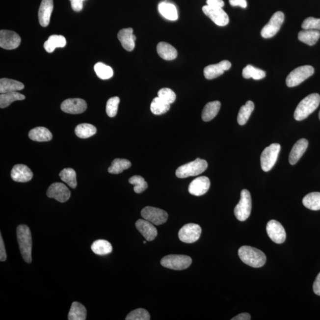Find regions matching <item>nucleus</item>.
<instances>
[{
	"instance_id": "f257e3e1",
	"label": "nucleus",
	"mask_w": 320,
	"mask_h": 320,
	"mask_svg": "<svg viewBox=\"0 0 320 320\" xmlns=\"http://www.w3.org/2000/svg\"><path fill=\"white\" fill-rule=\"evenodd\" d=\"M238 254L241 261L251 267H261L267 261V256L263 251L247 245L240 247Z\"/></svg>"
},
{
	"instance_id": "f03ea898",
	"label": "nucleus",
	"mask_w": 320,
	"mask_h": 320,
	"mask_svg": "<svg viewBox=\"0 0 320 320\" xmlns=\"http://www.w3.org/2000/svg\"><path fill=\"white\" fill-rule=\"evenodd\" d=\"M17 238H18L20 251L24 261L30 264L31 250H32V239L30 228L27 225H19L17 228Z\"/></svg>"
},
{
	"instance_id": "7ed1b4c3",
	"label": "nucleus",
	"mask_w": 320,
	"mask_h": 320,
	"mask_svg": "<svg viewBox=\"0 0 320 320\" xmlns=\"http://www.w3.org/2000/svg\"><path fill=\"white\" fill-rule=\"evenodd\" d=\"M320 104V96L319 94H311L299 103L294 112V118L301 121L306 119L319 107Z\"/></svg>"
},
{
	"instance_id": "20e7f679",
	"label": "nucleus",
	"mask_w": 320,
	"mask_h": 320,
	"mask_svg": "<svg viewBox=\"0 0 320 320\" xmlns=\"http://www.w3.org/2000/svg\"><path fill=\"white\" fill-rule=\"evenodd\" d=\"M208 162L205 160L197 159L193 161L188 162L179 167L176 171V175L180 179L190 176H198L207 170Z\"/></svg>"
},
{
	"instance_id": "39448f33",
	"label": "nucleus",
	"mask_w": 320,
	"mask_h": 320,
	"mask_svg": "<svg viewBox=\"0 0 320 320\" xmlns=\"http://www.w3.org/2000/svg\"><path fill=\"white\" fill-rule=\"evenodd\" d=\"M192 260L189 256L171 254L164 257L161 259V265L162 267L175 270L187 269L190 267Z\"/></svg>"
},
{
	"instance_id": "423d86ee",
	"label": "nucleus",
	"mask_w": 320,
	"mask_h": 320,
	"mask_svg": "<svg viewBox=\"0 0 320 320\" xmlns=\"http://www.w3.org/2000/svg\"><path fill=\"white\" fill-rule=\"evenodd\" d=\"M314 73V68L310 65H304L296 68L288 76L286 83L289 87L297 86L313 76Z\"/></svg>"
},
{
	"instance_id": "0eeeda50",
	"label": "nucleus",
	"mask_w": 320,
	"mask_h": 320,
	"mask_svg": "<svg viewBox=\"0 0 320 320\" xmlns=\"http://www.w3.org/2000/svg\"><path fill=\"white\" fill-rule=\"evenodd\" d=\"M281 150V145L272 144L266 148L261 157V167L266 172L270 171L275 164Z\"/></svg>"
},
{
	"instance_id": "6e6552de",
	"label": "nucleus",
	"mask_w": 320,
	"mask_h": 320,
	"mask_svg": "<svg viewBox=\"0 0 320 320\" xmlns=\"http://www.w3.org/2000/svg\"><path fill=\"white\" fill-rule=\"evenodd\" d=\"M251 211V197L249 191L243 189L241 198L234 209V215L240 221H244L250 216Z\"/></svg>"
},
{
	"instance_id": "1a4fd4ad",
	"label": "nucleus",
	"mask_w": 320,
	"mask_h": 320,
	"mask_svg": "<svg viewBox=\"0 0 320 320\" xmlns=\"http://www.w3.org/2000/svg\"><path fill=\"white\" fill-rule=\"evenodd\" d=\"M284 14L282 11H277L271 16L269 22L263 27L261 35L263 38L268 39L275 36L284 22Z\"/></svg>"
},
{
	"instance_id": "9d476101",
	"label": "nucleus",
	"mask_w": 320,
	"mask_h": 320,
	"mask_svg": "<svg viewBox=\"0 0 320 320\" xmlns=\"http://www.w3.org/2000/svg\"><path fill=\"white\" fill-rule=\"evenodd\" d=\"M202 233L199 225L190 223L186 224L179 231V238L185 243H193L199 239Z\"/></svg>"
},
{
	"instance_id": "9b49d317",
	"label": "nucleus",
	"mask_w": 320,
	"mask_h": 320,
	"mask_svg": "<svg viewBox=\"0 0 320 320\" xmlns=\"http://www.w3.org/2000/svg\"><path fill=\"white\" fill-rule=\"evenodd\" d=\"M141 216L156 225L164 224L168 217V213L164 210L152 207L144 208L141 211Z\"/></svg>"
},
{
	"instance_id": "f8f14e48",
	"label": "nucleus",
	"mask_w": 320,
	"mask_h": 320,
	"mask_svg": "<svg viewBox=\"0 0 320 320\" xmlns=\"http://www.w3.org/2000/svg\"><path fill=\"white\" fill-rule=\"evenodd\" d=\"M202 10L206 16L219 27H225L229 23L228 14L221 7H211L207 5L202 7Z\"/></svg>"
},
{
	"instance_id": "ddd939ff",
	"label": "nucleus",
	"mask_w": 320,
	"mask_h": 320,
	"mask_svg": "<svg viewBox=\"0 0 320 320\" xmlns=\"http://www.w3.org/2000/svg\"><path fill=\"white\" fill-rule=\"evenodd\" d=\"M47 194L48 198L55 199L61 203L67 202L71 196L69 188L62 183H54L51 185Z\"/></svg>"
},
{
	"instance_id": "4468645a",
	"label": "nucleus",
	"mask_w": 320,
	"mask_h": 320,
	"mask_svg": "<svg viewBox=\"0 0 320 320\" xmlns=\"http://www.w3.org/2000/svg\"><path fill=\"white\" fill-rule=\"evenodd\" d=\"M21 43V37L14 31L8 30L0 31V47L3 49H16L19 47Z\"/></svg>"
},
{
	"instance_id": "2eb2a0df",
	"label": "nucleus",
	"mask_w": 320,
	"mask_h": 320,
	"mask_svg": "<svg viewBox=\"0 0 320 320\" xmlns=\"http://www.w3.org/2000/svg\"><path fill=\"white\" fill-rule=\"evenodd\" d=\"M267 231L268 237L275 243L282 244L285 241L287 234L284 228L281 223L276 220H271L268 222Z\"/></svg>"
},
{
	"instance_id": "dca6fc26",
	"label": "nucleus",
	"mask_w": 320,
	"mask_h": 320,
	"mask_svg": "<svg viewBox=\"0 0 320 320\" xmlns=\"http://www.w3.org/2000/svg\"><path fill=\"white\" fill-rule=\"evenodd\" d=\"M86 102L83 99L74 98L68 99L63 102L61 108L65 113L69 114H80L83 113L87 109Z\"/></svg>"
},
{
	"instance_id": "f3484780",
	"label": "nucleus",
	"mask_w": 320,
	"mask_h": 320,
	"mask_svg": "<svg viewBox=\"0 0 320 320\" xmlns=\"http://www.w3.org/2000/svg\"><path fill=\"white\" fill-rule=\"evenodd\" d=\"M210 185V179L207 177H199L190 183L188 192L196 196L204 195L209 190Z\"/></svg>"
},
{
	"instance_id": "a211bd4d",
	"label": "nucleus",
	"mask_w": 320,
	"mask_h": 320,
	"mask_svg": "<svg viewBox=\"0 0 320 320\" xmlns=\"http://www.w3.org/2000/svg\"><path fill=\"white\" fill-rule=\"evenodd\" d=\"M231 64L227 60H224L216 64L208 65L204 70V76L208 80H213L224 74V71L230 69Z\"/></svg>"
},
{
	"instance_id": "6ab92c4d",
	"label": "nucleus",
	"mask_w": 320,
	"mask_h": 320,
	"mask_svg": "<svg viewBox=\"0 0 320 320\" xmlns=\"http://www.w3.org/2000/svg\"><path fill=\"white\" fill-rule=\"evenodd\" d=\"M11 177L17 182H27L33 178V173L29 168L24 164L14 165L11 171Z\"/></svg>"
},
{
	"instance_id": "aec40b11",
	"label": "nucleus",
	"mask_w": 320,
	"mask_h": 320,
	"mask_svg": "<svg viewBox=\"0 0 320 320\" xmlns=\"http://www.w3.org/2000/svg\"><path fill=\"white\" fill-rule=\"evenodd\" d=\"M135 226L147 241H153L156 239L157 230L152 223L145 219H139L136 222Z\"/></svg>"
},
{
	"instance_id": "412c9836",
	"label": "nucleus",
	"mask_w": 320,
	"mask_h": 320,
	"mask_svg": "<svg viewBox=\"0 0 320 320\" xmlns=\"http://www.w3.org/2000/svg\"><path fill=\"white\" fill-rule=\"evenodd\" d=\"M53 8V0H42L38 13L39 24L42 27L49 25Z\"/></svg>"
},
{
	"instance_id": "4be33fe9",
	"label": "nucleus",
	"mask_w": 320,
	"mask_h": 320,
	"mask_svg": "<svg viewBox=\"0 0 320 320\" xmlns=\"http://www.w3.org/2000/svg\"><path fill=\"white\" fill-rule=\"evenodd\" d=\"M132 28H123L119 31L118 38L125 50L132 51L135 48L136 36Z\"/></svg>"
},
{
	"instance_id": "5701e85b",
	"label": "nucleus",
	"mask_w": 320,
	"mask_h": 320,
	"mask_svg": "<svg viewBox=\"0 0 320 320\" xmlns=\"http://www.w3.org/2000/svg\"><path fill=\"white\" fill-rule=\"evenodd\" d=\"M308 145L307 140L304 138L298 140L294 144L289 157V161L291 165H295L299 161L307 150Z\"/></svg>"
},
{
	"instance_id": "b1692460",
	"label": "nucleus",
	"mask_w": 320,
	"mask_h": 320,
	"mask_svg": "<svg viewBox=\"0 0 320 320\" xmlns=\"http://www.w3.org/2000/svg\"><path fill=\"white\" fill-rule=\"evenodd\" d=\"M157 53L161 58L167 61H171L176 58L178 56V51L168 43L160 42L157 47Z\"/></svg>"
},
{
	"instance_id": "393cba45",
	"label": "nucleus",
	"mask_w": 320,
	"mask_h": 320,
	"mask_svg": "<svg viewBox=\"0 0 320 320\" xmlns=\"http://www.w3.org/2000/svg\"><path fill=\"white\" fill-rule=\"evenodd\" d=\"M25 85L21 82L6 78L0 80V93L1 94L14 92L24 89Z\"/></svg>"
},
{
	"instance_id": "a878e982",
	"label": "nucleus",
	"mask_w": 320,
	"mask_h": 320,
	"mask_svg": "<svg viewBox=\"0 0 320 320\" xmlns=\"http://www.w3.org/2000/svg\"><path fill=\"white\" fill-rule=\"evenodd\" d=\"M30 139L37 142L49 141L53 138V134L50 131L45 127H36L28 133Z\"/></svg>"
},
{
	"instance_id": "bb28decb",
	"label": "nucleus",
	"mask_w": 320,
	"mask_h": 320,
	"mask_svg": "<svg viewBox=\"0 0 320 320\" xmlns=\"http://www.w3.org/2000/svg\"><path fill=\"white\" fill-rule=\"evenodd\" d=\"M159 10L164 18L171 21L178 19V13L177 8L173 4L168 2H161L159 5Z\"/></svg>"
},
{
	"instance_id": "cd10ccee",
	"label": "nucleus",
	"mask_w": 320,
	"mask_h": 320,
	"mask_svg": "<svg viewBox=\"0 0 320 320\" xmlns=\"http://www.w3.org/2000/svg\"><path fill=\"white\" fill-rule=\"evenodd\" d=\"M221 108V103L214 101L208 103L203 109L202 118L205 122H209L218 115Z\"/></svg>"
},
{
	"instance_id": "c85d7f7f",
	"label": "nucleus",
	"mask_w": 320,
	"mask_h": 320,
	"mask_svg": "<svg viewBox=\"0 0 320 320\" xmlns=\"http://www.w3.org/2000/svg\"><path fill=\"white\" fill-rule=\"evenodd\" d=\"M67 44L66 39L62 35H53L45 42L44 48L48 53H52L56 48H64Z\"/></svg>"
},
{
	"instance_id": "c756f323",
	"label": "nucleus",
	"mask_w": 320,
	"mask_h": 320,
	"mask_svg": "<svg viewBox=\"0 0 320 320\" xmlns=\"http://www.w3.org/2000/svg\"><path fill=\"white\" fill-rule=\"evenodd\" d=\"M320 38V32L316 30L303 29L299 31L298 35L300 41L310 46L315 45Z\"/></svg>"
},
{
	"instance_id": "7c9ffc66",
	"label": "nucleus",
	"mask_w": 320,
	"mask_h": 320,
	"mask_svg": "<svg viewBox=\"0 0 320 320\" xmlns=\"http://www.w3.org/2000/svg\"><path fill=\"white\" fill-rule=\"evenodd\" d=\"M87 317L86 308L78 302H73L68 313L69 320H85Z\"/></svg>"
},
{
	"instance_id": "2f4dec72",
	"label": "nucleus",
	"mask_w": 320,
	"mask_h": 320,
	"mask_svg": "<svg viewBox=\"0 0 320 320\" xmlns=\"http://www.w3.org/2000/svg\"><path fill=\"white\" fill-rule=\"evenodd\" d=\"M91 248L93 253L99 256L107 255L113 250L112 245L105 240H96L91 245Z\"/></svg>"
},
{
	"instance_id": "473e14b6",
	"label": "nucleus",
	"mask_w": 320,
	"mask_h": 320,
	"mask_svg": "<svg viewBox=\"0 0 320 320\" xmlns=\"http://www.w3.org/2000/svg\"><path fill=\"white\" fill-rule=\"evenodd\" d=\"M254 108V105L252 101H247L244 106L240 108L237 121L240 125H244L248 121Z\"/></svg>"
},
{
	"instance_id": "72a5a7b5",
	"label": "nucleus",
	"mask_w": 320,
	"mask_h": 320,
	"mask_svg": "<svg viewBox=\"0 0 320 320\" xmlns=\"http://www.w3.org/2000/svg\"><path fill=\"white\" fill-rule=\"evenodd\" d=\"M25 98L24 94L18 93L17 91L1 94L0 95V107L1 108L7 107L13 102L23 101Z\"/></svg>"
},
{
	"instance_id": "f704fd0d",
	"label": "nucleus",
	"mask_w": 320,
	"mask_h": 320,
	"mask_svg": "<svg viewBox=\"0 0 320 320\" xmlns=\"http://www.w3.org/2000/svg\"><path fill=\"white\" fill-rule=\"evenodd\" d=\"M303 205L308 209L313 211L320 210V193L312 192L303 198Z\"/></svg>"
},
{
	"instance_id": "c9c22d12",
	"label": "nucleus",
	"mask_w": 320,
	"mask_h": 320,
	"mask_svg": "<svg viewBox=\"0 0 320 320\" xmlns=\"http://www.w3.org/2000/svg\"><path fill=\"white\" fill-rule=\"evenodd\" d=\"M97 129L94 125L81 124L77 126L75 129L76 135L80 138L85 139L95 135Z\"/></svg>"
},
{
	"instance_id": "e433bc0d",
	"label": "nucleus",
	"mask_w": 320,
	"mask_h": 320,
	"mask_svg": "<svg viewBox=\"0 0 320 320\" xmlns=\"http://www.w3.org/2000/svg\"><path fill=\"white\" fill-rule=\"evenodd\" d=\"M151 110L154 115H161L170 110V104L157 97L153 99L151 104Z\"/></svg>"
},
{
	"instance_id": "4c0bfd02",
	"label": "nucleus",
	"mask_w": 320,
	"mask_h": 320,
	"mask_svg": "<svg viewBox=\"0 0 320 320\" xmlns=\"http://www.w3.org/2000/svg\"><path fill=\"white\" fill-rule=\"evenodd\" d=\"M131 166V162L129 160L116 159L111 162L110 166L108 168V171L111 174H118L130 168Z\"/></svg>"
},
{
	"instance_id": "58836bf2",
	"label": "nucleus",
	"mask_w": 320,
	"mask_h": 320,
	"mask_svg": "<svg viewBox=\"0 0 320 320\" xmlns=\"http://www.w3.org/2000/svg\"><path fill=\"white\" fill-rule=\"evenodd\" d=\"M59 175L62 181L66 183L70 187L75 188L77 187L76 173L73 168H64L59 173Z\"/></svg>"
},
{
	"instance_id": "ea45409f",
	"label": "nucleus",
	"mask_w": 320,
	"mask_h": 320,
	"mask_svg": "<svg viewBox=\"0 0 320 320\" xmlns=\"http://www.w3.org/2000/svg\"><path fill=\"white\" fill-rule=\"evenodd\" d=\"M242 77L244 79L252 78L254 80H259L265 78L266 73L259 68H257L251 65H248L242 70Z\"/></svg>"
},
{
	"instance_id": "a19ab883",
	"label": "nucleus",
	"mask_w": 320,
	"mask_h": 320,
	"mask_svg": "<svg viewBox=\"0 0 320 320\" xmlns=\"http://www.w3.org/2000/svg\"><path fill=\"white\" fill-rule=\"evenodd\" d=\"M97 76L102 80H107L113 76L112 68L102 62L96 63L94 67Z\"/></svg>"
},
{
	"instance_id": "79ce46f5",
	"label": "nucleus",
	"mask_w": 320,
	"mask_h": 320,
	"mask_svg": "<svg viewBox=\"0 0 320 320\" xmlns=\"http://www.w3.org/2000/svg\"><path fill=\"white\" fill-rule=\"evenodd\" d=\"M129 182L134 186L133 190L136 193H141L147 189L148 184L141 176H133L129 179Z\"/></svg>"
},
{
	"instance_id": "37998d69",
	"label": "nucleus",
	"mask_w": 320,
	"mask_h": 320,
	"mask_svg": "<svg viewBox=\"0 0 320 320\" xmlns=\"http://www.w3.org/2000/svg\"><path fill=\"white\" fill-rule=\"evenodd\" d=\"M150 315L147 310L138 308L131 311L126 317V320H150Z\"/></svg>"
},
{
	"instance_id": "c03bdc74",
	"label": "nucleus",
	"mask_w": 320,
	"mask_h": 320,
	"mask_svg": "<svg viewBox=\"0 0 320 320\" xmlns=\"http://www.w3.org/2000/svg\"><path fill=\"white\" fill-rule=\"evenodd\" d=\"M120 99L118 97H113L108 100L107 104V113L110 118H113L118 112Z\"/></svg>"
},
{
	"instance_id": "a18cd8bd",
	"label": "nucleus",
	"mask_w": 320,
	"mask_h": 320,
	"mask_svg": "<svg viewBox=\"0 0 320 320\" xmlns=\"http://www.w3.org/2000/svg\"><path fill=\"white\" fill-rule=\"evenodd\" d=\"M158 97L168 104H173L176 101V95L173 90L168 88H163L160 90L158 92Z\"/></svg>"
},
{
	"instance_id": "49530a36",
	"label": "nucleus",
	"mask_w": 320,
	"mask_h": 320,
	"mask_svg": "<svg viewBox=\"0 0 320 320\" xmlns=\"http://www.w3.org/2000/svg\"><path fill=\"white\" fill-rule=\"evenodd\" d=\"M303 29L320 30V19L310 17L305 19L302 24Z\"/></svg>"
},
{
	"instance_id": "de8ad7c7",
	"label": "nucleus",
	"mask_w": 320,
	"mask_h": 320,
	"mask_svg": "<svg viewBox=\"0 0 320 320\" xmlns=\"http://www.w3.org/2000/svg\"><path fill=\"white\" fill-rule=\"evenodd\" d=\"M7 259L6 251H5L4 242L2 237L0 235V261L4 262Z\"/></svg>"
},
{
	"instance_id": "09e8293b",
	"label": "nucleus",
	"mask_w": 320,
	"mask_h": 320,
	"mask_svg": "<svg viewBox=\"0 0 320 320\" xmlns=\"http://www.w3.org/2000/svg\"><path fill=\"white\" fill-rule=\"evenodd\" d=\"M71 7L74 11L79 12L83 8V0H70Z\"/></svg>"
},
{
	"instance_id": "8fccbe9b",
	"label": "nucleus",
	"mask_w": 320,
	"mask_h": 320,
	"mask_svg": "<svg viewBox=\"0 0 320 320\" xmlns=\"http://www.w3.org/2000/svg\"><path fill=\"white\" fill-rule=\"evenodd\" d=\"M229 2L230 5L233 7L239 6L245 8L247 6L246 0H229Z\"/></svg>"
},
{
	"instance_id": "3c124183",
	"label": "nucleus",
	"mask_w": 320,
	"mask_h": 320,
	"mask_svg": "<svg viewBox=\"0 0 320 320\" xmlns=\"http://www.w3.org/2000/svg\"><path fill=\"white\" fill-rule=\"evenodd\" d=\"M207 4L211 7L222 8L224 6L223 0H207Z\"/></svg>"
},
{
	"instance_id": "603ef678",
	"label": "nucleus",
	"mask_w": 320,
	"mask_h": 320,
	"mask_svg": "<svg viewBox=\"0 0 320 320\" xmlns=\"http://www.w3.org/2000/svg\"><path fill=\"white\" fill-rule=\"evenodd\" d=\"M313 291L316 295L320 296V272L314 282Z\"/></svg>"
},
{
	"instance_id": "864d4df0",
	"label": "nucleus",
	"mask_w": 320,
	"mask_h": 320,
	"mask_svg": "<svg viewBox=\"0 0 320 320\" xmlns=\"http://www.w3.org/2000/svg\"><path fill=\"white\" fill-rule=\"evenodd\" d=\"M251 316L249 314L247 313H242L239 314L238 316L234 317L232 320H250Z\"/></svg>"
},
{
	"instance_id": "5fc2aeb1",
	"label": "nucleus",
	"mask_w": 320,
	"mask_h": 320,
	"mask_svg": "<svg viewBox=\"0 0 320 320\" xmlns=\"http://www.w3.org/2000/svg\"><path fill=\"white\" fill-rule=\"evenodd\" d=\"M319 119H320V112H319Z\"/></svg>"
},
{
	"instance_id": "6e6d98bb",
	"label": "nucleus",
	"mask_w": 320,
	"mask_h": 320,
	"mask_svg": "<svg viewBox=\"0 0 320 320\" xmlns=\"http://www.w3.org/2000/svg\"><path fill=\"white\" fill-rule=\"evenodd\" d=\"M146 243H147V242L145 241H144V244H146Z\"/></svg>"
},
{
	"instance_id": "4d7b16f0",
	"label": "nucleus",
	"mask_w": 320,
	"mask_h": 320,
	"mask_svg": "<svg viewBox=\"0 0 320 320\" xmlns=\"http://www.w3.org/2000/svg\"><path fill=\"white\" fill-rule=\"evenodd\" d=\"M83 1H84V0H83Z\"/></svg>"
}]
</instances>
